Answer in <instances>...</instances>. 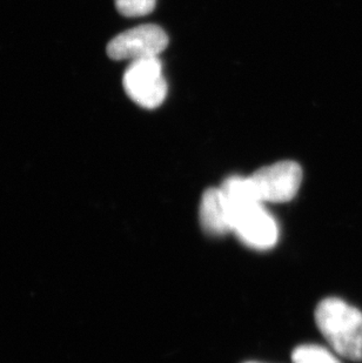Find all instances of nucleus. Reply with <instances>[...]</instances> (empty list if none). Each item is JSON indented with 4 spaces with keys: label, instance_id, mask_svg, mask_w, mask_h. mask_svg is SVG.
<instances>
[{
    "label": "nucleus",
    "instance_id": "obj_8",
    "mask_svg": "<svg viewBox=\"0 0 362 363\" xmlns=\"http://www.w3.org/2000/svg\"><path fill=\"white\" fill-rule=\"evenodd\" d=\"M157 0H116V7L124 17H144L155 9Z\"/></svg>",
    "mask_w": 362,
    "mask_h": 363
},
{
    "label": "nucleus",
    "instance_id": "obj_1",
    "mask_svg": "<svg viewBox=\"0 0 362 363\" xmlns=\"http://www.w3.org/2000/svg\"><path fill=\"white\" fill-rule=\"evenodd\" d=\"M315 323L335 353L362 361V313L341 298H327L315 309Z\"/></svg>",
    "mask_w": 362,
    "mask_h": 363
},
{
    "label": "nucleus",
    "instance_id": "obj_9",
    "mask_svg": "<svg viewBox=\"0 0 362 363\" xmlns=\"http://www.w3.org/2000/svg\"><path fill=\"white\" fill-rule=\"evenodd\" d=\"M246 363H259V362H246Z\"/></svg>",
    "mask_w": 362,
    "mask_h": 363
},
{
    "label": "nucleus",
    "instance_id": "obj_6",
    "mask_svg": "<svg viewBox=\"0 0 362 363\" xmlns=\"http://www.w3.org/2000/svg\"><path fill=\"white\" fill-rule=\"evenodd\" d=\"M200 225L211 237H222L232 232V216L229 200L221 189H206L199 211Z\"/></svg>",
    "mask_w": 362,
    "mask_h": 363
},
{
    "label": "nucleus",
    "instance_id": "obj_2",
    "mask_svg": "<svg viewBox=\"0 0 362 363\" xmlns=\"http://www.w3.org/2000/svg\"><path fill=\"white\" fill-rule=\"evenodd\" d=\"M232 232L240 240L254 250L273 248L279 239V228L273 216L267 212L263 202H229Z\"/></svg>",
    "mask_w": 362,
    "mask_h": 363
},
{
    "label": "nucleus",
    "instance_id": "obj_7",
    "mask_svg": "<svg viewBox=\"0 0 362 363\" xmlns=\"http://www.w3.org/2000/svg\"><path fill=\"white\" fill-rule=\"evenodd\" d=\"M293 363H341L324 347L304 345L297 347L292 354Z\"/></svg>",
    "mask_w": 362,
    "mask_h": 363
},
{
    "label": "nucleus",
    "instance_id": "obj_3",
    "mask_svg": "<svg viewBox=\"0 0 362 363\" xmlns=\"http://www.w3.org/2000/svg\"><path fill=\"white\" fill-rule=\"evenodd\" d=\"M123 85L132 101L148 110L160 106L168 94V82L158 57L131 62L124 73Z\"/></svg>",
    "mask_w": 362,
    "mask_h": 363
},
{
    "label": "nucleus",
    "instance_id": "obj_5",
    "mask_svg": "<svg viewBox=\"0 0 362 363\" xmlns=\"http://www.w3.org/2000/svg\"><path fill=\"white\" fill-rule=\"evenodd\" d=\"M166 32L158 25H141L116 35L107 45L113 60H138L158 57L168 48Z\"/></svg>",
    "mask_w": 362,
    "mask_h": 363
},
{
    "label": "nucleus",
    "instance_id": "obj_4",
    "mask_svg": "<svg viewBox=\"0 0 362 363\" xmlns=\"http://www.w3.org/2000/svg\"><path fill=\"white\" fill-rule=\"evenodd\" d=\"M248 179L260 202L283 203L297 196L302 182V169L297 162H279L260 168Z\"/></svg>",
    "mask_w": 362,
    "mask_h": 363
}]
</instances>
